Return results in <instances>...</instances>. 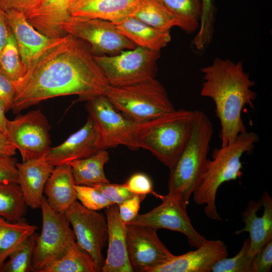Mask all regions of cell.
<instances>
[{"label": "cell", "instance_id": "1", "mask_svg": "<svg viewBox=\"0 0 272 272\" xmlns=\"http://www.w3.org/2000/svg\"><path fill=\"white\" fill-rule=\"evenodd\" d=\"M13 84L11 110L15 113L56 97L77 95L87 101L105 96L109 86L90 47L70 34L33 61Z\"/></svg>", "mask_w": 272, "mask_h": 272}, {"label": "cell", "instance_id": "2", "mask_svg": "<svg viewBox=\"0 0 272 272\" xmlns=\"http://www.w3.org/2000/svg\"><path fill=\"white\" fill-rule=\"evenodd\" d=\"M201 72L203 82L200 95L215 103L221 125V146H226L247 131L242 111L247 105L253 106L256 97L252 89L254 83L244 71L242 62L229 59L216 58Z\"/></svg>", "mask_w": 272, "mask_h": 272}, {"label": "cell", "instance_id": "3", "mask_svg": "<svg viewBox=\"0 0 272 272\" xmlns=\"http://www.w3.org/2000/svg\"><path fill=\"white\" fill-rule=\"evenodd\" d=\"M259 141L253 131L240 133L232 143L221 146L208 159L200 181L193 192L195 202L205 205V213L210 219L221 221L216 206L219 187L224 182L235 180L242 175V156L251 152Z\"/></svg>", "mask_w": 272, "mask_h": 272}, {"label": "cell", "instance_id": "4", "mask_svg": "<svg viewBox=\"0 0 272 272\" xmlns=\"http://www.w3.org/2000/svg\"><path fill=\"white\" fill-rule=\"evenodd\" d=\"M214 127L208 116L194 111L188 141L173 167L170 169L167 195L178 200L184 207L198 185L208 160Z\"/></svg>", "mask_w": 272, "mask_h": 272}, {"label": "cell", "instance_id": "5", "mask_svg": "<svg viewBox=\"0 0 272 272\" xmlns=\"http://www.w3.org/2000/svg\"><path fill=\"white\" fill-rule=\"evenodd\" d=\"M194 116V111L175 109L154 119L138 122L139 148L149 151L171 169L188 141Z\"/></svg>", "mask_w": 272, "mask_h": 272}, {"label": "cell", "instance_id": "6", "mask_svg": "<svg viewBox=\"0 0 272 272\" xmlns=\"http://www.w3.org/2000/svg\"><path fill=\"white\" fill-rule=\"evenodd\" d=\"M105 96L117 110L138 122L175 110L166 89L155 78L128 85H109Z\"/></svg>", "mask_w": 272, "mask_h": 272}, {"label": "cell", "instance_id": "7", "mask_svg": "<svg viewBox=\"0 0 272 272\" xmlns=\"http://www.w3.org/2000/svg\"><path fill=\"white\" fill-rule=\"evenodd\" d=\"M93 121L99 150L124 146L139 149L137 140L138 122L121 114L105 95L95 97L86 106Z\"/></svg>", "mask_w": 272, "mask_h": 272}, {"label": "cell", "instance_id": "8", "mask_svg": "<svg viewBox=\"0 0 272 272\" xmlns=\"http://www.w3.org/2000/svg\"><path fill=\"white\" fill-rule=\"evenodd\" d=\"M40 208L42 229L33 251L31 271L41 272L60 258L76 241L71 225L64 214L55 212L43 197Z\"/></svg>", "mask_w": 272, "mask_h": 272}, {"label": "cell", "instance_id": "9", "mask_svg": "<svg viewBox=\"0 0 272 272\" xmlns=\"http://www.w3.org/2000/svg\"><path fill=\"white\" fill-rule=\"evenodd\" d=\"M94 57L109 85L122 86L155 78L160 52L137 46L115 55Z\"/></svg>", "mask_w": 272, "mask_h": 272}, {"label": "cell", "instance_id": "10", "mask_svg": "<svg viewBox=\"0 0 272 272\" xmlns=\"http://www.w3.org/2000/svg\"><path fill=\"white\" fill-rule=\"evenodd\" d=\"M61 27L66 34L88 42L93 55H113L137 47L107 20L71 17Z\"/></svg>", "mask_w": 272, "mask_h": 272}, {"label": "cell", "instance_id": "11", "mask_svg": "<svg viewBox=\"0 0 272 272\" xmlns=\"http://www.w3.org/2000/svg\"><path fill=\"white\" fill-rule=\"evenodd\" d=\"M50 129L43 113L40 110H33L8 120L7 137L25 162L46 157L51 148Z\"/></svg>", "mask_w": 272, "mask_h": 272}, {"label": "cell", "instance_id": "12", "mask_svg": "<svg viewBox=\"0 0 272 272\" xmlns=\"http://www.w3.org/2000/svg\"><path fill=\"white\" fill-rule=\"evenodd\" d=\"M63 214L73 227L76 242L90 254L101 271L104 262L102 251L108 237L105 214L88 209L77 200Z\"/></svg>", "mask_w": 272, "mask_h": 272}, {"label": "cell", "instance_id": "13", "mask_svg": "<svg viewBox=\"0 0 272 272\" xmlns=\"http://www.w3.org/2000/svg\"><path fill=\"white\" fill-rule=\"evenodd\" d=\"M126 225L127 250L133 271L148 272L175 256L160 240L156 229L142 225Z\"/></svg>", "mask_w": 272, "mask_h": 272}, {"label": "cell", "instance_id": "14", "mask_svg": "<svg viewBox=\"0 0 272 272\" xmlns=\"http://www.w3.org/2000/svg\"><path fill=\"white\" fill-rule=\"evenodd\" d=\"M162 202L145 214L138 215L127 224L149 226L157 230L166 229L179 232L187 238L191 247L198 248L208 239L193 228L186 212V207L167 195H159Z\"/></svg>", "mask_w": 272, "mask_h": 272}, {"label": "cell", "instance_id": "15", "mask_svg": "<svg viewBox=\"0 0 272 272\" xmlns=\"http://www.w3.org/2000/svg\"><path fill=\"white\" fill-rule=\"evenodd\" d=\"M5 12L26 71L33 61L61 38H52L40 33L29 23L21 11L10 10Z\"/></svg>", "mask_w": 272, "mask_h": 272}, {"label": "cell", "instance_id": "16", "mask_svg": "<svg viewBox=\"0 0 272 272\" xmlns=\"http://www.w3.org/2000/svg\"><path fill=\"white\" fill-rule=\"evenodd\" d=\"M227 256V247L223 241L207 240L196 250L175 255L148 272H210L217 261Z\"/></svg>", "mask_w": 272, "mask_h": 272}, {"label": "cell", "instance_id": "17", "mask_svg": "<svg viewBox=\"0 0 272 272\" xmlns=\"http://www.w3.org/2000/svg\"><path fill=\"white\" fill-rule=\"evenodd\" d=\"M244 227L235 232L249 234L250 252L255 255L266 243L272 240V198L264 192L258 201H249L242 213Z\"/></svg>", "mask_w": 272, "mask_h": 272}, {"label": "cell", "instance_id": "18", "mask_svg": "<svg viewBox=\"0 0 272 272\" xmlns=\"http://www.w3.org/2000/svg\"><path fill=\"white\" fill-rule=\"evenodd\" d=\"M99 150L93 121L88 116L85 124L62 144L51 148L45 159L54 167L70 164L90 157Z\"/></svg>", "mask_w": 272, "mask_h": 272}, {"label": "cell", "instance_id": "19", "mask_svg": "<svg viewBox=\"0 0 272 272\" xmlns=\"http://www.w3.org/2000/svg\"><path fill=\"white\" fill-rule=\"evenodd\" d=\"M108 230V250L102 272L134 271L129 262L126 243V225L122 221L117 205L105 208Z\"/></svg>", "mask_w": 272, "mask_h": 272}, {"label": "cell", "instance_id": "20", "mask_svg": "<svg viewBox=\"0 0 272 272\" xmlns=\"http://www.w3.org/2000/svg\"><path fill=\"white\" fill-rule=\"evenodd\" d=\"M18 180L27 206L40 208L45 184L54 167L45 157L17 163Z\"/></svg>", "mask_w": 272, "mask_h": 272}, {"label": "cell", "instance_id": "21", "mask_svg": "<svg viewBox=\"0 0 272 272\" xmlns=\"http://www.w3.org/2000/svg\"><path fill=\"white\" fill-rule=\"evenodd\" d=\"M71 0H41L24 13L29 23L37 30L52 38H60L66 34L61 25L71 17Z\"/></svg>", "mask_w": 272, "mask_h": 272}, {"label": "cell", "instance_id": "22", "mask_svg": "<svg viewBox=\"0 0 272 272\" xmlns=\"http://www.w3.org/2000/svg\"><path fill=\"white\" fill-rule=\"evenodd\" d=\"M140 0H71V17L99 19L113 23L132 13Z\"/></svg>", "mask_w": 272, "mask_h": 272}, {"label": "cell", "instance_id": "23", "mask_svg": "<svg viewBox=\"0 0 272 272\" xmlns=\"http://www.w3.org/2000/svg\"><path fill=\"white\" fill-rule=\"evenodd\" d=\"M70 164L54 167L44 189L46 199L56 212L63 214L77 198Z\"/></svg>", "mask_w": 272, "mask_h": 272}, {"label": "cell", "instance_id": "24", "mask_svg": "<svg viewBox=\"0 0 272 272\" xmlns=\"http://www.w3.org/2000/svg\"><path fill=\"white\" fill-rule=\"evenodd\" d=\"M113 23L137 46L160 52L171 41L170 31L157 29L132 16L123 17Z\"/></svg>", "mask_w": 272, "mask_h": 272}, {"label": "cell", "instance_id": "25", "mask_svg": "<svg viewBox=\"0 0 272 272\" xmlns=\"http://www.w3.org/2000/svg\"><path fill=\"white\" fill-rule=\"evenodd\" d=\"M109 160L108 152L101 149L90 157L72 162L70 165L75 184L91 186L109 182L104 172Z\"/></svg>", "mask_w": 272, "mask_h": 272}, {"label": "cell", "instance_id": "26", "mask_svg": "<svg viewBox=\"0 0 272 272\" xmlns=\"http://www.w3.org/2000/svg\"><path fill=\"white\" fill-rule=\"evenodd\" d=\"M37 229L23 220L11 222L0 217V271L11 253Z\"/></svg>", "mask_w": 272, "mask_h": 272}, {"label": "cell", "instance_id": "27", "mask_svg": "<svg viewBox=\"0 0 272 272\" xmlns=\"http://www.w3.org/2000/svg\"><path fill=\"white\" fill-rule=\"evenodd\" d=\"M129 16L163 31L178 27L177 20L160 0H140Z\"/></svg>", "mask_w": 272, "mask_h": 272}, {"label": "cell", "instance_id": "28", "mask_svg": "<svg viewBox=\"0 0 272 272\" xmlns=\"http://www.w3.org/2000/svg\"><path fill=\"white\" fill-rule=\"evenodd\" d=\"M93 259L75 241L57 260L41 272H99Z\"/></svg>", "mask_w": 272, "mask_h": 272}, {"label": "cell", "instance_id": "29", "mask_svg": "<svg viewBox=\"0 0 272 272\" xmlns=\"http://www.w3.org/2000/svg\"><path fill=\"white\" fill-rule=\"evenodd\" d=\"M174 16L178 27L188 33L198 30L202 14V0H160Z\"/></svg>", "mask_w": 272, "mask_h": 272}, {"label": "cell", "instance_id": "30", "mask_svg": "<svg viewBox=\"0 0 272 272\" xmlns=\"http://www.w3.org/2000/svg\"><path fill=\"white\" fill-rule=\"evenodd\" d=\"M26 207L17 183H0V217L11 222L20 221Z\"/></svg>", "mask_w": 272, "mask_h": 272}, {"label": "cell", "instance_id": "31", "mask_svg": "<svg viewBox=\"0 0 272 272\" xmlns=\"http://www.w3.org/2000/svg\"><path fill=\"white\" fill-rule=\"evenodd\" d=\"M38 235L35 232L23 241L10 255L0 272L31 271L32 257Z\"/></svg>", "mask_w": 272, "mask_h": 272}, {"label": "cell", "instance_id": "32", "mask_svg": "<svg viewBox=\"0 0 272 272\" xmlns=\"http://www.w3.org/2000/svg\"><path fill=\"white\" fill-rule=\"evenodd\" d=\"M0 70L12 82L19 80L25 72L12 32L0 55Z\"/></svg>", "mask_w": 272, "mask_h": 272}, {"label": "cell", "instance_id": "33", "mask_svg": "<svg viewBox=\"0 0 272 272\" xmlns=\"http://www.w3.org/2000/svg\"><path fill=\"white\" fill-rule=\"evenodd\" d=\"M250 252L249 238L246 239L239 252L231 258H224L212 267L213 272H251L254 257Z\"/></svg>", "mask_w": 272, "mask_h": 272}, {"label": "cell", "instance_id": "34", "mask_svg": "<svg viewBox=\"0 0 272 272\" xmlns=\"http://www.w3.org/2000/svg\"><path fill=\"white\" fill-rule=\"evenodd\" d=\"M202 14L198 32L193 43L199 50L203 49L212 37L214 8L212 0H202Z\"/></svg>", "mask_w": 272, "mask_h": 272}, {"label": "cell", "instance_id": "35", "mask_svg": "<svg viewBox=\"0 0 272 272\" xmlns=\"http://www.w3.org/2000/svg\"><path fill=\"white\" fill-rule=\"evenodd\" d=\"M77 198L85 208L99 211L113 205L93 186L76 185Z\"/></svg>", "mask_w": 272, "mask_h": 272}, {"label": "cell", "instance_id": "36", "mask_svg": "<svg viewBox=\"0 0 272 272\" xmlns=\"http://www.w3.org/2000/svg\"><path fill=\"white\" fill-rule=\"evenodd\" d=\"M91 186L100 191L112 204L119 205L134 194L126 189L123 184L99 183Z\"/></svg>", "mask_w": 272, "mask_h": 272}, {"label": "cell", "instance_id": "37", "mask_svg": "<svg viewBox=\"0 0 272 272\" xmlns=\"http://www.w3.org/2000/svg\"><path fill=\"white\" fill-rule=\"evenodd\" d=\"M123 184L134 194L146 196L152 193L157 197L159 196L153 191V183L150 177L143 173L133 174Z\"/></svg>", "mask_w": 272, "mask_h": 272}, {"label": "cell", "instance_id": "38", "mask_svg": "<svg viewBox=\"0 0 272 272\" xmlns=\"http://www.w3.org/2000/svg\"><path fill=\"white\" fill-rule=\"evenodd\" d=\"M272 265V240L266 243L254 255L251 272L270 271Z\"/></svg>", "mask_w": 272, "mask_h": 272}, {"label": "cell", "instance_id": "39", "mask_svg": "<svg viewBox=\"0 0 272 272\" xmlns=\"http://www.w3.org/2000/svg\"><path fill=\"white\" fill-rule=\"evenodd\" d=\"M145 196L134 194L118 205L119 215L125 224L132 221L139 215L141 203Z\"/></svg>", "mask_w": 272, "mask_h": 272}, {"label": "cell", "instance_id": "40", "mask_svg": "<svg viewBox=\"0 0 272 272\" xmlns=\"http://www.w3.org/2000/svg\"><path fill=\"white\" fill-rule=\"evenodd\" d=\"M17 163L13 156H0V183H17Z\"/></svg>", "mask_w": 272, "mask_h": 272}, {"label": "cell", "instance_id": "41", "mask_svg": "<svg viewBox=\"0 0 272 272\" xmlns=\"http://www.w3.org/2000/svg\"><path fill=\"white\" fill-rule=\"evenodd\" d=\"M14 96L13 82L0 70V101L4 105L7 112L12 108Z\"/></svg>", "mask_w": 272, "mask_h": 272}, {"label": "cell", "instance_id": "42", "mask_svg": "<svg viewBox=\"0 0 272 272\" xmlns=\"http://www.w3.org/2000/svg\"><path fill=\"white\" fill-rule=\"evenodd\" d=\"M41 0H0V8L4 11L10 10L24 13L37 5Z\"/></svg>", "mask_w": 272, "mask_h": 272}, {"label": "cell", "instance_id": "43", "mask_svg": "<svg viewBox=\"0 0 272 272\" xmlns=\"http://www.w3.org/2000/svg\"><path fill=\"white\" fill-rule=\"evenodd\" d=\"M11 32L5 12L0 8V55Z\"/></svg>", "mask_w": 272, "mask_h": 272}, {"label": "cell", "instance_id": "44", "mask_svg": "<svg viewBox=\"0 0 272 272\" xmlns=\"http://www.w3.org/2000/svg\"><path fill=\"white\" fill-rule=\"evenodd\" d=\"M16 150L7 135L0 131V156H13Z\"/></svg>", "mask_w": 272, "mask_h": 272}, {"label": "cell", "instance_id": "45", "mask_svg": "<svg viewBox=\"0 0 272 272\" xmlns=\"http://www.w3.org/2000/svg\"><path fill=\"white\" fill-rule=\"evenodd\" d=\"M6 109L4 105L0 101V131L7 135V124L8 119L6 116Z\"/></svg>", "mask_w": 272, "mask_h": 272}]
</instances>
